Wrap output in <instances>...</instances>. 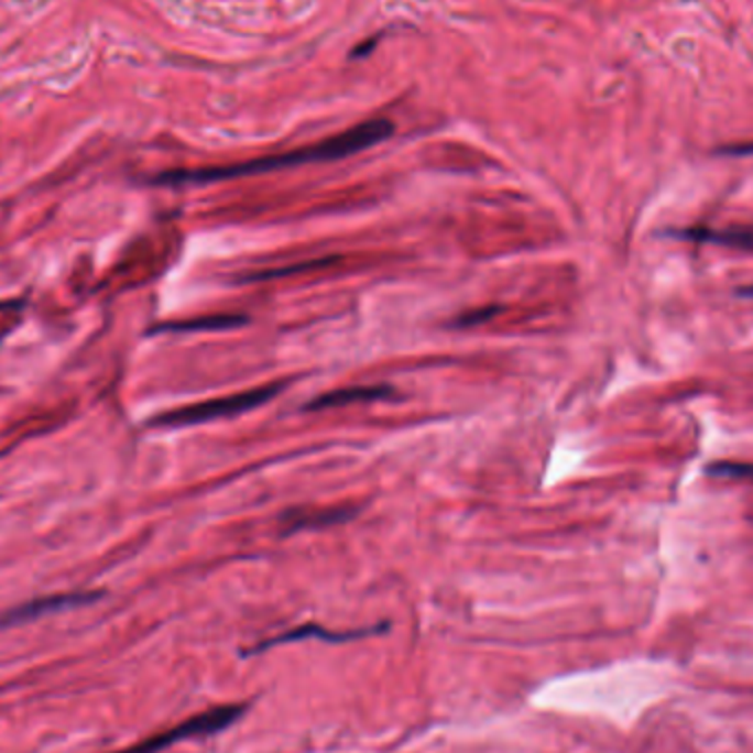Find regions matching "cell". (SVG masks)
<instances>
[{
	"label": "cell",
	"instance_id": "obj_1",
	"mask_svg": "<svg viewBox=\"0 0 753 753\" xmlns=\"http://www.w3.org/2000/svg\"><path fill=\"white\" fill-rule=\"evenodd\" d=\"M394 132V126L388 119H370L359 126L348 128L341 134H335L330 139H324L313 145H304L284 154H271V156H260L242 163H229V165H209V167H198V170H174V172H163L154 176V183L159 185H183V183H216L225 178H236V176H251V174H264L273 170H284V167H295L304 163H317V161H335V159H346L354 152H361L370 145H376L385 141Z\"/></svg>",
	"mask_w": 753,
	"mask_h": 753
},
{
	"label": "cell",
	"instance_id": "obj_2",
	"mask_svg": "<svg viewBox=\"0 0 753 753\" xmlns=\"http://www.w3.org/2000/svg\"><path fill=\"white\" fill-rule=\"evenodd\" d=\"M286 388V381H275V383H266L253 390H244V392H236L229 396H220V399H209V401H200L194 405H185L178 410H170L163 412L159 416H154L150 421V425L156 427H185V425H196V423H207V421H216V418H227V416H236V414H244L253 407L264 405L266 401L275 399L282 390Z\"/></svg>",
	"mask_w": 753,
	"mask_h": 753
},
{
	"label": "cell",
	"instance_id": "obj_3",
	"mask_svg": "<svg viewBox=\"0 0 753 753\" xmlns=\"http://www.w3.org/2000/svg\"><path fill=\"white\" fill-rule=\"evenodd\" d=\"M247 709H249L247 702H231V705L211 707L203 713H196V716L183 720L181 724H174L161 733L145 738L143 742H139V744H134L121 753H156V751L167 749V746L183 742V740L214 735V733L227 729L229 724H233Z\"/></svg>",
	"mask_w": 753,
	"mask_h": 753
},
{
	"label": "cell",
	"instance_id": "obj_4",
	"mask_svg": "<svg viewBox=\"0 0 753 753\" xmlns=\"http://www.w3.org/2000/svg\"><path fill=\"white\" fill-rule=\"evenodd\" d=\"M99 599V592H64V594H51V597H40L33 601H26L13 610H9L2 619L0 625H18V623H26L31 619L51 614V612H59L66 608H77L84 603H90Z\"/></svg>",
	"mask_w": 753,
	"mask_h": 753
},
{
	"label": "cell",
	"instance_id": "obj_5",
	"mask_svg": "<svg viewBox=\"0 0 753 753\" xmlns=\"http://www.w3.org/2000/svg\"><path fill=\"white\" fill-rule=\"evenodd\" d=\"M392 394H394V390L390 385H350V388L330 390L326 394H319L313 401H308L304 407L308 412H317V410H330V407H341V405H350V403L383 401V399H390Z\"/></svg>",
	"mask_w": 753,
	"mask_h": 753
},
{
	"label": "cell",
	"instance_id": "obj_6",
	"mask_svg": "<svg viewBox=\"0 0 753 753\" xmlns=\"http://www.w3.org/2000/svg\"><path fill=\"white\" fill-rule=\"evenodd\" d=\"M672 238L696 240V242H713L742 251H753V231L746 229H711V227H683L665 231Z\"/></svg>",
	"mask_w": 753,
	"mask_h": 753
},
{
	"label": "cell",
	"instance_id": "obj_7",
	"mask_svg": "<svg viewBox=\"0 0 753 753\" xmlns=\"http://www.w3.org/2000/svg\"><path fill=\"white\" fill-rule=\"evenodd\" d=\"M352 515H357V506H332V509H319V511H302L286 517V533L302 531V528H321L337 522H346Z\"/></svg>",
	"mask_w": 753,
	"mask_h": 753
},
{
	"label": "cell",
	"instance_id": "obj_8",
	"mask_svg": "<svg viewBox=\"0 0 753 753\" xmlns=\"http://www.w3.org/2000/svg\"><path fill=\"white\" fill-rule=\"evenodd\" d=\"M247 317L240 315H207V317H194V319H183V321H165L152 328V332H183V330H225L233 326H242Z\"/></svg>",
	"mask_w": 753,
	"mask_h": 753
},
{
	"label": "cell",
	"instance_id": "obj_9",
	"mask_svg": "<svg viewBox=\"0 0 753 753\" xmlns=\"http://www.w3.org/2000/svg\"><path fill=\"white\" fill-rule=\"evenodd\" d=\"M376 628L368 630V632H361V630H352V632H332V630H326V628H319V625H302L297 630H291L286 634H280L275 639H269L264 643H260L255 647V652L264 650V647H271V645H277V643H286V641H297V639H308V636H319V639H326V641H348V639H357V636H363V634H372Z\"/></svg>",
	"mask_w": 753,
	"mask_h": 753
},
{
	"label": "cell",
	"instance_id": "obj_10",
	"mask_svg": "<svg viewBox=\"0 0 753 753\" xmlns=\"http://www.w3.org/2000/svg\"><path fill=\"white\" fill-rule=\"evenodd\" d=\"M707 476L727 478V480H751L753 482V462L738 460H713L705 467Z\"/></svg>",
	"mask_w": 753,
	"mask_h": 753
},
{
	"label": "cell",
	"instance_id": "obj_11",
	"mask_svg": "<svg viewBox=\"0 0 753 753\" xmlns=\"http://www.w3.org/2000/svg\"><path fill=\"white\" fill-rule=\"evenodd\" d=\"M335 258H324V260H315V262H302V264H295V266H284V269H266L264 273H251L247 275L244 280L253 282V280H271V277H280V275H288V273H297V269H310V266H326L328 262H332Z\"/></svg>",
	"mask_w": 753,
	"mask_h": 753
},
{
	"label": "cell",
	"instance_id": "obj_12",
	"mask_svg": "<svg viewBox=\"0 0 753 753\" xmlns=\"http://www.w3.org/2000/svg\"><path fill=\"white\" fill-rule=\"evenodd\" d=\"M498 310H500L498 306L478 308V310H471V313H467V315H460V317L456 319V324H458V326H476V324H480V321H487L489 317H493Z\"/></svg>",
	"mask_w": 753,
	"mask_h": 753
},
{
	"label": "cell",
	"instance_id": "obj_13",
	"mask_svg": "<svg viewBox=\"0 0 753 753\" xmlns=\"http://www.w3.org/2000/svg\"><path fill=\"white\" fill-rule=\"evenodd\" d=\"M724 154H753V143H742V145H731V148H724L722 150Z\"/></svg>",
	"mask_w": 753,
	"mask_h": 753
},
{
	"label": "cell",
	"instance_id": "obj_14",
	"mask_svg": "<svg viewBox=\"0 0 753 753\" xmlns=\"http://www.w3.org/2000/svg\"><path fill=\"white\" fill-rule=\"evenodd\" d=\"M740 297H753V284H746V286H742V288H738L735 291Z\"/></svg>",
	"mask_w": 753,
	"mask_h": 753
}]
</instances>
